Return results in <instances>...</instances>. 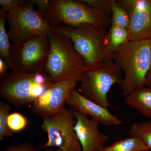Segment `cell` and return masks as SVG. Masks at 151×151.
<instances>
[{"label":"cell","mask_w":151,"mask_h":151,"mask_svg":"<svg viewBox=\"0 0 151 151\" xmlns=\"http://www.w3.org/2000/svg\"><path fill=\"white\" fill-rule=\"evenodd\" d=\"M113 60L124 72L121 86L126 97L135 89L146 86L151 63V40L129 41L113 53Z\"/></svg>","instance_id":"cell-1"},{"label":"cell","mask_w":151,"mask_h":151,"mask_svg":"<svg viewBox=\"0 0 151 151\" xmlns=\"http://www.w3.org/2000/svg\"><path fill=\"white\" fill-rule=\"evenodd\" d=\"M92 7L106 12L111 16V4L113 0H81Z\"/></svg>","instance_id":"cell-22"},{"label":"cell","mask_w":151,"mask_h":151,"mask_svg":"<svg viewBox=\"0 0 151 151\" xmlns=\"http://www.w3.org/2000/svg\"><path fill=\"white\" fill-rule=\"evenodd\" d=\"M79 81L77 78L52 83L32 104L34 114L43 118L54 116L65 108L70 91Z\"/></svg>","instance_id":"cell-10"},{"label":"cell","mask_w":151,"mask_h":151,"mask_svg":"<svg viewBox=\"0 0 151 151\" xmlns=\"http://www.w3.org/2000/svg\"><path fill=\"white\" fill-rule=\"evenodd\" d=\"M41 128L47 134V141L41 147H55L65 151H81L74 127L76 118L73 109L64 108L54 116L45 117Z\"/></svg>","instance_id":"cell-9"},{"label":"cell","mask_w":151,"mask_h":151,"mask_svg":"<svg viewBox=\"0 0 151 151\" xmlns=\"http://www.w3.org/2000/svg\"><path fill=\"white\" fill-rule=\"evenodd\" d=\"M6 151H38L35 146L29 143H22L17 145L9 146Z\"/></svg>","instance_id":"cell-24"},{"label":"cell","mask_w":151,"mask_h":151,"mask_svg":"<svg viewBox=\"0 0 151 151\" xmlns=\"http://www.w3.org/2000/svg\"><path fill=\"white\" fill-rule=\"evenodd\" d=\"M149 149L139 138L136 137L123 139L105 147L102 151H148Z\"/></svg>","instance_id":"cell-16"},{"label":"cell","mask_w":151,"mask_h":151,"mask_svg":"<svg viewBox=\"0 0 151 151\" xmlns=\"http://www.w3.org/2000/svg\"><path fill=\"white\" fill-rule=\"evenodd\" d=\"M7 124L11 132L18 133L26 129L28 124V120L22 113L15 112L9 115Z\"/></svg>","instance_id":"cell-21"},{"label":"cell","mask_w":151,"mask_h":151,"mask_svg":"<svg viewBox=\"0 0 151 151\" xmlns=\"http://www.w3.org/2000/svg\"><path fill=\"white\" fill-rule=\"evenodd\" d=\"M8 13L0 9V55L7 62L11 68L10 47L8 32L6 31L5 23Z\"/></svg>","instance_id":"cell-17"},{"label":"cell","mask_w":151,"mask_h":151,"mask_svg":"<svg viewBox=\"0 0 151 151\" xmlns=\"http://www.w3.org/2000/svg\"><path fill=\"white\" fill-rule=\"evenodd\" d=\"M34 5L32 0H26L8 14L6 21L9 26L8 35L13 44L21 43L38 36H49L52 32L51 25Z\"/></svg>","instance_id":"cell-7"},{"label":"cell","mask_w":151,"mask_h":151,"mask_svg":"<svg viewBox=\"0 0 151 151\" xmlns=\"http://www.w3.org/2000/svg\"><path fill=\"white\" fill-rule=\"evenodd\" d=\"M50 47L49 37L46 35L38 36L26 41L11 45L12 72L29 74L45 70Z\"/></svg>","instance_id":"cell-8"},{"label":"cell","mask_w":151,"mask_h":151,"mask_svg":"<svg viewBox=\"0 0 151 151\" xmlns=\"http://www.w3.org/2000/svg\"><path fill=\"white\" fill-rule=\"evenodd\" d=\"M122 68L109 60L89 67L79 78L82 95L94 103L108 108V94L116 84L121 86L124 78Z\"/></svg>","instance_id":"cell-6"},{"label":"cell","mask_w":151,"mask_h":151,"mask_svg":"<svg viewBox=\"0 0 151 151\" xmlns=\"http://www.w3.org/2000/svg\"><path fill=\"white\" fill-rule=\"evenodd\" d=\"M125 103L145 117L151 118V87L145 86L134 90L125 97Z\"/></svg>","instance_id":"cell-14"},{"label":"cell","mask_w":151,"mask_h":151,"mask_svg":"<svg viewBox=\"0 0 151 151\" xmlns=\"http://www.w3.org/2000/svg\"><path fill=\"white\" fill-rule=\"evenodd\" d=\"M129 30L111 26L106 36V46L108 51L113 55L123 44L129 41Z\"/></svg>","instance_id":"cell-15"},{"label":"cell","mask_w":151,"mask_h":151,"mask_svg":"<svg viewBox=\"0 0 151 151\" xmlns=\"http://www.w3.org/2000/svg\"><path fill=\"white\" fill-rule=\"evenodd\" d=\"M9 67L5 60L2 58H0V76H1L6 73L7 70Z\"/></svg>","instance_id":"cell-26"},{"label":"cell","mask_w":151,"mask_h":151,"mask_svg":"<svg viewBox=\"0 0 151 151\" xmlns=\"http://www.w3.org/2000/svg\"><path fill=\"white\" fill-rule=\"evenodd\" d=\"M129 15V41L151 40V0H117Z\"/></svg>","instance_id":"cell-11"},{"label":"cell","mask_w":151,"mask_h":151,"mask_svg":"<svg viewBox=\"0 0 151 151\" xmlns=\"http://www.w3.org/2000/svg\"><path fill=\"white\" fill-rule=\"evenodd\" d=\"M26 0H0L1 9L7 12H10L14 9L22 5Z\"/></svg>","instance_id":"cell-23"},{"label":"cell","mask_w":151,"mask_h":151,"mask_svg":"<svg viewBox=\"0 0 151 151\" xmlns=\"http://www.w3.org/2000/svg\"><path fill=\"white\" fill-rule=\"evenodd\" d=\"M52 31L67 38L76 50L89 67L109 60L113 55L106 46L107 28L91 24H83L72 27L63 24L51 25Z\"/></svg>","instance_id":"cell-2"},{"label":"cell","mask_w":151,"mask_h":151,"mask_svg":"<svg viewBox=\"0 0 151 151\" xmlns=\"http://www.w3.org/2000/svg\"><path fill=\"white\" fill-rule=\"evenodd\" d=\"M111 13V26L119 27L129 30L130 24L129 15L117 0H113L112 2Z\"/></svg>","instance_id":"cell-18"},{"label":"cell","mask_w":151,"mask_h":151,"mask_svg":"<svg viewBox=\"0 0 151 151\" xmlns=\"http://www.w3.org/2000/svg\"><path fill=\"white\" fill-rule=\"evenodd\" d=\"M45 19L51 25L63 24L72 27L91 24L107 28L111 24V15L81 0H50Z\"/></svg>","instance_id":"cell-5"},{"label":"cell","mask_w":151,"mask_h":151,"mask_svg":"<svg viewBox=\"0 0 151 151\" xmlns=\"http://www.w3.org/2000/svg\"><path fill=\"white\" fill-rule=\"evenodd\" d=\"M73 111L76 118L74 129L81 144V151H102L109 137L99 131V122Z\"/></svg>","instance_id":"cell-12"},{"label":"cell","mask_w":151,"mask_h":151,"mask_svg":"<svg viewBox=\"0 0 151 151\" xmlns=\"http://www.w3.org/2000/svg\"><path fill=\"white\" fill-rule=\"evenodd\" d=\"M67 104L70 105L73 111L90 116L105 126H119L122 124V121L112 114L108 108L86 98L75 88L70 91Z\"/></svg>","instance_id":"cell-13"},{"label":"cell","mask_w":151,"mask_h":151,"mask_svg":"<svg viewBox=\"0 0 151 151\" xmlns=\"http://www.w3.org/2000/svg\"><path fill=\"white\" fill-rule=\"evenodd\" d=\"M45 151H65L62 150H57V151H53V150H47Z\"/></svg>","instance_id":"cell-28"},{"label":"cell","mask_w":151,"mask_h":151,"mask_svg":"<svg viewBox=\"0 0 151 151\" xmlns=\"http://www.w3.org/2000/svg\"><path fill=\"white\" fill-rule=\"evenodd\" d=\"M52 83L45 70L33 74L6 72L0 76V96L15 107L33 104Z\"/></svg>","instance_id":"cell-4"},{"label":"cell","mask_w":151,"mask_h":151,"mask_svg":"<svg viewBox=\"0 0 151 151\" xmlns=\"http://www.w3.org/2000/svg\"><path fill=\"white\" fill-rule=\"evenodd\" d=\"M131 137L139 138L151 151V120L137 123L131 126L129 131Z\"/></svg>","instance_id":"cell-19"},{"label":"cell","mask_w":151,"mask_h":151,"mask_svg":"<svg viewBox=\"0 0 151 151\" xmlns=\"http://www.w3.org/2000/svg\"><path fill=\"white\" fill-rule=\"evenodd\" d=\"M33 3L37 7V11L40 14L45 17L47 9H48L49 3L50 0H32Z\"/></svg>","instance_id":"cell-25"},{"label":"cell","mask_w":151,"mask_h":151,"mask_svg":"<svg viewBox=\"0 0 151 151\" xmlns=\"http://www.w3.org/2000/svg\"><path fill=\"white\" fill-rule=\"evenodd\" d=\"M12 111L10 105L3 101H0V140L3 141L5 137H13V132L9 129L7 118Z\"/></svg>","instance_id":"cell-20"},{"label":"cell","mask_w":151,"mask_h":151,"mask_svg":"<svg viewBox=\"0 0 151 151\" xmlns=\"http://www.w3.org/2000/svg\"><path fill=\"white\" fill-rule=\"evenodd\" d=\"M50 50L45 70L52 83L77 78L89 68L67 38L52 32L49 36Z\"/></svg>","instance_id":"cell-3"},{"label":"cell","mask_w":151,"mask_h":151,"mask_svg":"<svg viewBox=\"0 0 151 151\" xmlns=\"http://www.w3.org/2000/svg\"><path fill=\"white\" fill-rule=\"evenodd\" d=\"M146 86L151 87V63L146 79Z\"/></svg>","instance_id":"cell-27"}]
</instances>
